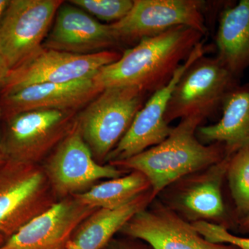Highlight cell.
Returning <instances> with one entry per match:
<instances>
[{
  "label": "cell",
  "mask_w": 249,
  "mask_h": 249,
  "mask_svg": "<svg viewBox=\"0 0 249 249\" xmlns=\"http://www.w3.org/2000/svg\"><path fill=\"white\" fill-rule=\"evenodd\" d=\"M77 111L39 109L8 119L3 149L6 159L38 164L71 132Z\"/></svg>",
  "instance_id": "ba28073f"
},
{
  "label": "cell",
  "mask_w": 249,
  "mask_h": 249,
  "mask_svg": "<svg viewBox=\"0 0 249 249\" xmlns=\"http://www.w3.org/2000/svg\"><path fill=\"white\" fill-rule=\"evenodd\" d=\"M237 222H238V229L241 232L243 233L249 232V214L237 221Z\"/></svg>",
  "instance_id": "484cf974"
},
{
  "label": "cell",
  "mask_w": 249,
  "mask_h": 249,
  "mask_svg": "<svg viewBox=\"0 0 249 249\" xmlns=\"http://www.w3.org/2000/svg\"><path fill=\"white\" fill-rule=\"evenodd\" d=\"M151 204L136 214L121 232L142 241L152 249H240L206 240L191 223L166 204L155 199Z\"/></svg>",
  "instance_id": "7c38bea8"
},
{
  "label": "cell",
  "mask_w": 249,
  "mask_h": 249,
  "mask_svg": "<svg viewBox=\"0 0 249 249\" xmlns=\"http://www.w3.org/2000/svg\"><path fill=\"white\" fill-rule=\"evenodd\" d=\"M8 0H0V25H1V19L4 16L5 11L9 4Z\"/></svg>",
  "instance_id": "4316f807"
},
{
  "label": "cell",
  "mask_w": 249,
  "mask_h": 249,
  "mask_svg": "<svg viewBox=\"0 0 249 249\" xmlns=\"http://www.w3.org/2000/svg\"><path fill=\"white\" fill-rule=\"evenodd\" d=\"M101 91L92 78L33 85L0 96V111L6 121L21 113L39 109L77 111L88 106Z\"/></svg>",
  "instance_id": "5bb4252c"
},
{
  "label": "cell",
  "mask_w": 249,
  "mask_h": 249,
  "mask_svg": "<svg viewBox=\"0 0 249 249\" xmlns=\"http://www.w3.org/2000/svg\"><path fill=\"white\" fill-rule=\"evenodd\" d=\"M150 96L132 87L107 88L78 114L77 126L98 163L106 162Z\"/></svg>",
  "instance_id": "277c9868"
},
{
  "label": "cell",
  "mask_w": 249,
  "mask_h": 249,
  "mask_svg": "<svg viewBox=\"0 0 249 249\" xmlns=\"http://www.w3.org/2000/svg\"><path fill=\"white\" fill-rule=\"evenodd\" d=\"M70 2L100 20L113 24L125 17L134 0H71Z\"/></svg>",
  "instance_id": "7402d4cb"
},
{
  "label": "cell",
  "mask_w": 249,
  "mask_h": 249,
  "mask_svg": "<svg viewBox=\"0 0 249 249\" xmlns=\"http://www.w3.org/2000/svg\"><path fill=\"white\" fill-rule=\"evenodd\" d=\"M216 4L202 0H134L125 17L110 25L119 44L135 45L142 39L180 26L206 36V14Z\"/></svg>",
  "instance_id": "8992f818"
},
{
  "label": "cell",
  "mask_w": 249,
  "mask_h": 249,
  "mask_svg": "<svg viewBox=\"0 0 249 249\" xmlns=\"http://www.w3.org/2000/svg\"><path fill=\"white\" fill-rule=\"evenodd\" d=\"M150 189V182L145 175L133 170L120 178L98 183L72 196L92 209H114Z\"/></svg>",
  "instance_id": "ffe728a7"
},
{
  "label": "cell",
  "mask_w": 249,
  "mask_h": 249,
  "mask_svg": "<svg viewBox=\"0 0 249 249\" xmlns=\"http://www.w3.org/2000/svg\"><path fill=\"white\" fill-rule=\"evenodd\" d=\"M226 178L238 221L249 214V147L230 157Z\"/></svg>",
  "instance_id": "44dd1931"
},
{
  "label": "cell",
  "mask_w": 249,
  "mask_h": 249,
  "mask_svg": "<svg viewBox=\"0 0 249 249\" xmlns=\"http://www.w3.org/2000/svg\"><path fill=\"white\" fill-rule=\"evenodd\" d=\"M64 1L11 0L0 25V51L9 70L42 45Z\"/></svg>",
  "instance_id": "30bf717a"
},
{
  "label": "cell",
  "mask_w": 249,
  "mask_h": 249,
  "mask_svg": "<svg viewBox=\"0 0 249 249\" xmlns=\"http://www.w3.org/2000/svg\"><path fill=\"white\" fill-rule=\"evenodd\" d=\"M9 70V67L6 65L4 57H3L1 51H0V92H1V88H2L3 85H4L5 78H6Z\"/></svg>",
  "instance_id": "d4e9b609"
},
{
  "label": "cell",
  "mask_w": 249,
  "mask_h": 249,
  "mask_svg": "<svg viewBox=\"0 0 249 249\" xmlns=\"http://www.w3.org/2000/svg\"><path fill=\"white\" fill-rule=\"evenodd\" d=\"M57 201L42 166L7 159L0 165V247Z\"/></svg>",
  "instance_id": "3957f363"
},
{
  "label": "cell",
  "mask_w": 249,
  "mask_h": 249,
  "mask_svg": "<svg viewBox=\"0 0 249 249\" xmlns=\"http://www.w3.org/2000/svg\"><path fill=\"white\" fill-rule=\"evenodd\" d=\"M222 116L216 124L201 125L196 137L202 143H222L228 157L249 147V83L235 87L222 103Z\"/></svg>",
  "instance_id": "e0dca14e"
},
{
  "label": "cell",
  "mask_w": 249,
  "mask_h": 249,
  "mask_svg": "<svg viewBox=\"0 0 249 249\" xmlns=\"http://www.w3.org/2000/svg\"><path fill=\"white\" fill-rule=\"evenodd\" d=\"M154 200L150 189L116 209L95 210L77 228L67 249H102L136 214Z\"/></svg>",
  "instance_id": "ac0fdd59"
},
{
  "label": "cell",
  "mask_w": 249,
  "mask_h": 249,
  "mask_svg": "<svg viewBox=\"0 0 249 249\" xmlns=\"http://www.w3.org/2000/svg\"><path fill=\"white\" fill-rule=\"evenodd\" d=\"M216 57L236 78L249 67V0L227 4L215 36Z\"/></svg>",
  "instance_id": "d6986e66"
},
{
  "label": "cell",
  "mask_w": 249,
  "mask_h": 249,
  "mask_svg": "<svg viewBox=\"0 0 249 249\" xmlns=\"http://www.w3.org/2000/svg\"><path fill=\"white\" fill-rule=\"evenodd\" d=\"M119 45L110 24L98 22L83 10L65 3L42 44L47 48L83 55L111 50Z\"/></svg>",
  "instance_id": "9a60e30c"
},
{
  "label": "cell",
  "mask_w": 249,
  "mask_h": 249,
  "mask_svg": "<svg viewBox=\"0 0 249 249\" xmlns=\"http://www.w3.org/2000/svg\"><path fill=\"white\" fill-rule=\"evenodd\" d=\"M0 114H1V111H0ZM7 160L6 156H5L4 149H3L2 142L0 141V165L4 163L5 160Z\"/></svg>",
  "instance_id": "83f0119b"
},
{
  "label": "cell",
  "mask_w": 249,
  "mask_h": 249,
  "mask_svg": "<svg viewBox=\"0 0 249 249\" xmlns=\"http://www.w3.org/2000/svg\"><path fill=\"white\" fill-rule=\"evenodd\" d=\"M204 121L198 117L181 119L163 142L127 160L108 164L145 175L155 199L173 183L206 169L227 157L223 144L206 145L198 139L196 130Z\"/></svg>",
  "instance_id": "7a4b0ae2"
},
{
  "label": "cell",
  "mask_w": 249,
  "mask_h": 249,
  "mask_svg": "<svg viewBox=\"0 0 249 249\" xmlns=\"http://www.w3.org/2000/svg\"><path fill=\"white\" fill-rule=\"evenodd\" d=\"M102 249H152L147 244L112 239Z\"/></svg>",
  "instance_id": "cb8c5ba5"
},
{
  "label": "cell",
  "mask_w": 249,
  "mask_h": 249,
  "mask_svg": "<svg viewBox=\"0 0 249 249\" xmlns=\"http://www.w3.org/2000/svg\"><path fill=\"white\" fill-rule=\"evenodd\" d=\"M209 50L204 40L199 42L189 58L178 67L170 83L149 96L126 133L107 156L106 162L111 163L127 160L158 145L170 135L173 127L165 121V114L172 93L192 64Z\"/></svg>",
  "instance_id": "8fae6325"
},
{
  "label": "cell",
  "mask_w": 249,
  "mask_h": 249,
  "mask_svg": "<svg viewBox=\"0 0 249 249\" xmlns=\"http://www.w3.org/2000/svg\"><path fill=\"white\" fill-rule=\"evenodd\" d=\"M238 85V78L217 57L203 55L178 80L168 101L165 121L168 124L188 117L205 121L222 108L228 93Z\"/></svg>",
  "instance_id": "52a82bcc"
},
{
  "label": "cell",
  "mask_w": 249,
  "mask_h": 249,
  "mask_svg": "<svg viewBox=\"0 0 249 249\" xmlns=\"http://www.w3.org/2000/svg\"><path fill=\"white\" fill-rule=\"evenodd\" d=\"M191 224L196 231L209 242L233 245L240 249H249V238L232 235L222 226L205 221H196Z\"/></svg>",
  "instance_id": "603a6c76"
},
{
  "label": "cell",
  "mask_w": 249,
  "mask_h": 249,
  "mask_svg": "<svg viewBox=\"0 0 249 249\" xmlns=\"http://www.w3.org/2000/svg\"><path fill=\"white\" fill-rule=\"evenodd\" d=\"M231 157L183 178L175 205L192 222L205 221L227 228V211L223 200L222 184Z\"/></svg>",
  "instance_id": "2e32d148"
},
{
  "label": "cell",
  "mask_w": 249,
  "mask_h": 249,
  "mask_svg": "<svg viewBox=\"0 0 249 249\" xmlns=\"http://www.w3.org/2000/svg\"><path fill=\"white\" fill-rule=\"evenodd\" d=\"M42 168L57 199H61L88 191L100 180L119 178L129 173L98 163L82 137L77 121Z\"/></svg>",
  "instance_id": "9c48e42d"
},
{
  "label": "cell",
  "mask_w": 249,
  "mask_h": 249,
  "mask_svg": "<svg viewBox=\"0 0 249 249\" xmlns=\"http://www.w3.org/2000/svg\"><path fill=\"white\" fill-rule=\"evenodd\" d=\"M204 37L199 31L183 26L146 37L126 49L116 61L101 68L92 79L102 91L132 87L152 95L170 83Z\"/></svg>",
  "instance_id": "6da1fadb"
},
{
  "label": "cell",
  "mask_w": 249,
  "mask_h": 249,
  "mask_svg": "<svg viewBox=\"0 0 249 249\" xmlns=\"http://www.w3.org/2000/svg\"><path fill=\"white\" fill-rule=\"evenodd\" d=\"M95 210L72 196L62 199L23 226L0 249H67L77 228Z\"/></svg>",
  "instance_id": "4fadbf2b"
},
{
  "label": "cell",
  "mask_w": 249,
  "mask_h": 249,
  "mask_svg": "<svg viewBox=\"0 0 249 249\" xmlns=\"http://www.w3.org/2000/svg\"><path fill=\"white\" fill-rule=\"evenodd\" d=\"M114 50L91 54H76L41 46L5 78L0 96L14 92L30 85L42 83H67L92 78L103 67L120 58Z\"/></svg>",
  "instance_id": "5b68a950"
}]
</instances>
